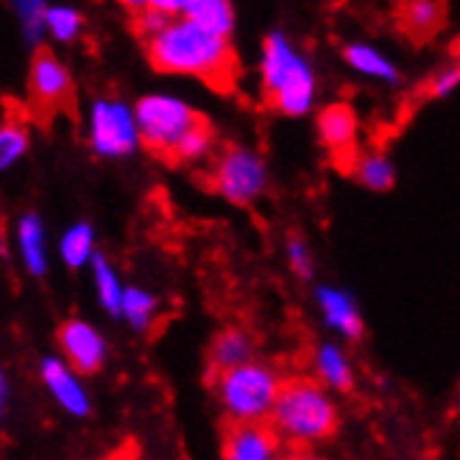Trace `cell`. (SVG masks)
<instances>
[{"label":"cell","instance_id":"cell-7","mask_svg":"<svg viewBox=\"0 0 460 460\" xmlns=\"http://www.w3.org/2000/svg\"><path fill=\"white\" fill-rule=\"evenodd\" d=\"M265 181V162L240 146H226L209 165V187L232 204H252L260 199Z\"/></svg>","mask_w":460,"mask_h":460},{"label":"cell","instance_id":"cell-24","mask_svg":"<svg viewBox=\"0 0 460 460\" xmlns=\"http://www.w3.org/2000/svg\"><path fill=\"white\" fill-rule=\"evenodd\" d=\"M154 310H156V302L151 299L148 293H143V290H137V288H128V290L123 293V313H126V318H128L137 330H146V327H148L151 318H154Z\"/></svg>","mask_w":460,"mask_h":460},{"label":"cell","instance_id":"cell-13","mask_svg":"<svg viewBox=\"0 0 460 460\" xmlns=\"http://www.w3.org/2000/svg\"><path fill=\"white\" fill-rule=\"evenodd\" d=\"M449 20L447 4H432V0H413V4L396 6V29L408 37L413 45H424L444 31Z\"/></svg>","mask_w":460,"mask_h":460},{"label":"cell","instance_id":"cell-11","mask_svg":"<svg viewBox=\"0 0 460 460\" xmlns=\"http://www.w3.org/2000/svg\"><path fill=\"white\" fill-rule=\"evenodd\" d=\"M57 341L67 366L78 374H95L106 360V343L87 321H65L57 332Z\"/></svg>","mask_w":460,"mask_h":460},{"label":"cell","instance_id":"cell-4","mask_svg":"<svg viewBox=\"0 0 460 460\" xmlns=\"http://www.w3.org/2000/svg\"><path fill=\"white\" fill-rule=\"evenodd\" d=\"M262 95L279 115H305L315 95V75L302 53H296L282 34L262 42Z\"/></svg>","mask_w":460,"mask_h":460},{"label":"cell","instance_id":"cell-1","mask_svg":"<svg viewBox=\"0 0 460 460\" xmlns=\"http://www.w3.org/2000/svg\"><path fill=\"white\" fill-rule=\"evenodd\" d=\"M148 65L159 73L196 75L218 93H232L240 62L226 37L209 34L187 17H176L165 31L146 40Z\"/></svg>","mask_w":460,"mask_h":460},{"label":"cell","instance_id":"cell-14","mask_svg":"<svg viewBox=\"0 0 460 460\" xmlns=\"http://www.w3.org/2000/svg\"><path fill=\"white\" fill-rule=\"evenodd\" d=\"M42 380L48 383V388L53 391V396H57L73 416H87V411H90L87 394L81 391V385L73 380V374L67 371L65 363H59V360H45L42 363Z\"/></svg>","mask_w":460,"mask_h":460},{"label":"cell","instance_id":"cell-26","mask_svg":"<svg viewBox=\"0 0 460 460\" xmlns=\"http://www.w3.org/2000/svg\"><path fill=\"white\" fill-rule=\"evenodd\" d=\"M45 22H48V29L53 31V37L67 42V40L75 37V31L81 29V22H84V20H81V14L73 12V9H48Z\"/></svg>","mask_w":460,"mask_h":460},{"label":"cell","instance_id":"cell-25","mask_svg":"<svg viewBox=\"0 0 460 460\" xmlns=\"http://www.w3.org/2000/svg\"><path fill=\"white\" fill-rule=\"evenodd\" d=\"M95 282H98V293L101 302L110 313H123V293L118 288V279L110 270V265L103 262V257H95Z\"/></svg>","mask_w":460,"mask_h":460},{"label":"cell","instance_id":"cell-9","mask_svg":"<svg viewBox=\"0 0 460 460\" xmlns=\"http://www.w3.org/2000/svg\"><path fill=\"white\" fill-rule=\"evenodd\" d=\"M318 137L341 173H355L363 151L358 148V115L349 103L338 101L323 106L318 112Z\"/></svg>","mask_w":460,"mask_h":460},{"label":"cell","instance_id":"cell-2","mask_svg":"<svg viewBox=\"0 0 460 460\" xmlns=\"http://www.w3.org/2000/svg\"><path fill=\"white\" fill-rule=\"evenodd\" d=\"M140 143L168 165L196 162L212 151L215 131L207 115L165 95H148L134 110Z\"/></svg>","mask_w":460,"mask_h":460},{"label":"cell","instance_id":"cell-23","mask_svg":"<svg viewBox=\"0 0 460 460\" xmlns=\"http://www.w3.org/2000/svg\"><path fill=\"white\" fill-rule=\"evenodd\" d=\"M93 252V229L87 224L73 226L62 240V257L70 268H78L84 260H90Z\"/></svg>","mask_w":460,"mask_h":460},{"label":"cell","instance_id":"cell-5","mask_svg":"<svg viewBox=\"0 0 460 460\" xmlns=\"http://www.w3.org/2000/svg\"><path fill=\"white\" fill-rule=\"evenodd\" d=\"M285 383V374L265 360H252L246 366H240L229 374H224L221 380L212 383V391L218 396L224 419L232 421H270L274 404L279 399Z\"/></svg>","mask_w":460,"mask_h":460},{"label":"cell","instance_id":"cell-27","mask_svg":"<svg viewBox=\"0 0 460 460\" xmlns=\"http://www.w3.org/2000/svg\"><path fill=\"white\" fill-rule=\"evenodd\" d=\"M288 254H290V262H293V268H296V274L299 277H310L313 274V265H310V254H307V246L299 240V237H293L290 243H288Z\"/></svg>","mask_w":460,"mask_h":460},{"label":"cell","instance_id":"cell-28","mask_svg":"<svg viewBox=\"0 0 460 460\" xmlns=\"http://www.w3.org/2000/svg\"><path fill=\"white\" fill-rule=\"evenodd\" d=\"M282 460H323V457H318V455L310 452L307 447H288V452H285Z\"/></svg>","mask_w":460,"mask_h":460},{"label":"cell","instance_id":"cell-20","mask_svg":"<svg viewBox=\"0 0 460 460\" xmlns=\"http://www.w3.org/2000/svg\"><path fill=\"white\" fill-rule=\"evenodd\" d=\"M22 112H17L14 118L4 120V128H0V165L9 168L14 159H20L29 148V128H25Z\"/></svg>","mask_w":460,"mask_h":460},{"label":"cell","instance_id":"cell-12","mask_svg":"<svg viewBox=\"0 0 460 460\" xmlns=\"http://www.w3.org/2000/svg\"><path fill=\"white\" fill-rule=\"evenodd\" d=\"M254 360V335L243 327H224L215 332L207 349V385L221 380L224 374Z\"/></svg>","mask_w":460,"mask_h":460},{"label":"cell","instance_id":"cell-16","mask_svg":"<svg viewBox=\"0 0 460 460\" xmlns=\"http://www.w3.org/2000/svg\"><path fill=\"white\" fill-rule=\"evenodd\" d=\"M318 299H321L323 315H327V321L335 330H341L349 341L363 338V318H360L358 307L351 305L349 296H343L338 290H321Z\"/></svg>","mask_w":460,"mask_h":460},{"label":"cell","instance_id":"cell-8","mask_svg":"<svg viewBox=\"0 0 460 460\" xmlns=\"http://www.w3.org/2000/svg\"><path fill=\"white\" fill-rule=\"evenodd\" d=\"M285 438L270 421H221L224 460H282Z\"/></svg>","mask_w":460,"mask_h":460},{"label":"cell","instance_id":"cell-15","mask_svg":"<svg viewBox=\"0 0 460 460\" xmlns=\"http://www.w3.org/2000/svg\"><path fill=\"white\" fill-rule=\"evenodd\" d=\"M181 17L193 20L204 31L226 40L234 29V9L226 0H187V4H181Z\"/></svg>","mask_w":460,"mask_h":460},{"label":"cell","instance_id":"cell-18","mask_svg":"<svg viewBox=\"0 0 460 460\" xmlns=\"http://www.w3.org/2000/svg\"><path fill=\"white\" fill-rule=\"evenodd\" d=\"M355 176L368 187V190H376V193L391 190L394 181H396L394 165L385 159V154H380V151H363L360 159H358Z\"/></svg>","mask_w":460,"mask_h":460},{"label":"cell","instance_id":"cell-19","mask_svg":"<svg viewBox=\"0 0 460 460\" xmlns=\"http://www.w3.org/2000/svg\"><path fill=\"white\" fill-rule=\"evenodd\" d=\"M457 84H460V42L452 45L447 62L424 81L421 90H419V95H421V98H444V95H449Z\"/></svg>","mask_w":460,"mask_h":460},{"label":"cell","instance_id":"cell-6","mask_svg":"<svg viewBox=\"0 0 460 460\" xmlns=\"http://www.w3.org/2000/svg\"><path fill=\"white\" fill-rule=\"evenodd\" d=\"M29 115L48 126L53 118H75V84L50 48H37L29 73Z\"/></svg>","mask_w":460,"mask_h":460},{"label":"cell","instance_id":"cell-10","mask_svg":"<svg viewBox=\"0 0 460 460\" xmlns=\"http://www.w3.org/2000/svg\"><path fill=\"white\" fill-rule=\"evenodd\" d=\"M140 140L137 118L123 103L98 101L93 110V146L103 156H123Z\"/></svg>","mask_w":460,"mask_h":460},{"label":"cell","instance_id":"cell-3","mask_svg":"<svg viewBox=\"0 0 460 460\" xmlns=\"http://www.w3.org/2000/svg\"><path fill=\"white\" fill-rule=\"evenodd\" d=\"M270 424L288 447H307L332 438L341 429V413L321 380L313 376H285L279 399L270 413Z\"/></svg>","mask_w":460,"mask_h":460},{"label":"cell","instance_id":"cell-21","mask_svg":"<svg viewBox=\"0 0 460 460\" xmlns=\"http://www.w3.org/2000/svg\"><path fill=\"white\" fill-rule=\"evenodd\" d=\"M20 246L22 254L29 260L31 274H45V254H42V226L34 215H25L20 221Z\"/></svg>","mask_w":460,"mask_h":460},{"label":"cell","instance_id":"cell-17","mask_svg":"<svg viewBox=\"0 0 460 460\" xmlns=\"http://www.w3.org/2000/svg\"><path fill=\"white\" fill-rule=\"evenodd\" d=\"M315 371H318V380L332 385L335 391H351L355 385V376H351V366L343 358V351L335 346H321L318 355H315Z\"/></svg>","mask_w":460,"mask_h":460},{"label":"cell","instance_id":"cell-22","mask_svg":"<svg viewBox=\"0 0 460 460\" xmlns=\"http://www.w3.org/2000/svg\"><path fill=\"white\" fill-rule=\"evenodd\" d=\"M343 57H346V62H349L351 67H358V70H363V73H368V75L388 78V81H396V78H399L396 70L380 57V53L371 50V48H366V45H349V48L343 50Z\"/></svg>","mask_w":460,"mask_h":460}]
</instances>
